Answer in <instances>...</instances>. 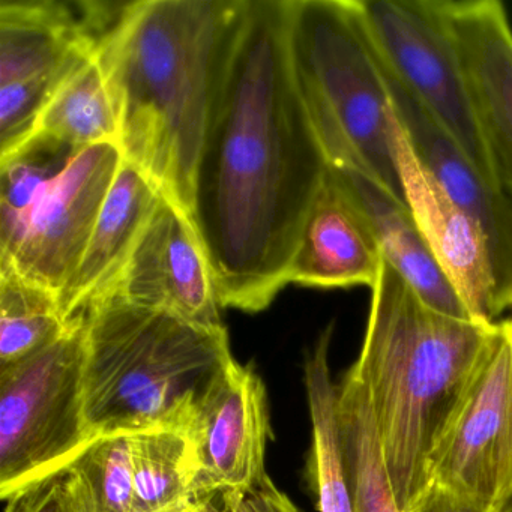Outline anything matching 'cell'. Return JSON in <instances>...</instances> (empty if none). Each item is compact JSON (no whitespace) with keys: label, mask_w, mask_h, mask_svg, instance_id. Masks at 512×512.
Returning a JSON list of instances; mask_svg holds the SVG:
<instances>
[{"label":"cell","mask_w":512,"mask_h":512,"mask_svg":"<svg viewBox=\"0 0 512 512\" xmlns=\"http://www.w3.org/2000/svg\"><path fill=\"white\" fill-rule=\"evenodd\" d=\"M133 512L185 508L196 497V458L190 437L181 430L130 434Z\"/></svg>","instance_id":"22"},{"label":"cell","mask_w":512,"mask_h":512,"mask_svg":"<svg viewBox=\"0 0 512 512\" xmlns=\"http://www.w3.org/2000/svg\"><path fill=\"white\" fill-rule=\"evenodd\" d=\"M299 91L329 166L359 170L406 203L385 70L359 0H286Z\"/></svg>","instance_id":"5"},{"label":"cell","mask_w":512,"mask_h":512,"mask_svg":"<svg viewBox=\"0 0 512 512\" xmlns=\"http://www.w3.org/2000/svg\"><path fill=\"white\" fill-rule=\"evenodd\" d=\"M86 322L0 368V497L67 467L92 440L85 410Z\"/></svg>","instance_id":"6"},{"label":"cell","mask_w":512,"mask_h":512,"mask_svg":"<svg viewBox=\"0 0 512 512\" xmlns=\"http://www.w3.org/2000/svg\"><path fill=\"white\" fill-rule=\"evenodd\" d=\"M196 458V496L262 481L272 439L262 379L233 359L197 407L185 431Z\"/></svg>","instance_id":"12"},{"label":"cell","mask_w":512,"mask_h":512,"mask_svg":"<svg viewBox=\"0 0 512 512\" xmlns=\"http://www.w3.org/2000/svg\"><path fill=\"white\" fill-rule=\"evenodd\" d=\"M394 146L407 206L434 257L454 284L470 316L481 322H497L505 310L484 230L428 173L416 157L397 116Z\"/></svg>","instance_id":"14"},{"label":"cell","mask_w":512,"mask_h":512,"mask_svg":"<svg viewBox=\"0 0 512 512\" xmlns=\"http://www.w3.org/2000/svg\"><path fill=\"white\" fill-rule=\"evenodd\" d=\"M329 172L364 215L383 262L434 310L475 320L434 257L409 206L352 167L329 166Z\"/></svg>","instance_id":"17"},{"label":"cell","mask_w":512,"mask_h":512,"mask_svg":"<svg viewBox=\"0 0 512 512\" xmlns=\"http://www.w3.org/2000/svg\"><path fill=\"white\" fill-rule=\"evenodd\" d=\"M124 5L0 0V160L29 143L53 95L98 52Z\"/></svg>","instance_id":"7"},{"label":"cell","mask_w":512,"mask_h":512,"mask_svg":"<svg viewBox=\"0 0 512 512\" xmlns=\"http://www.w3.org/2000/svg\"><path fill=\"white\" fill-rule=\"evenodd\" d=\"M502 512H512V496L511 499L506 502V505L503 506Z\"/></svg>","instance_id":"28"},{"label":"cell","mask_w":512,"mask_h":512,"mask_svg":"<svg viewBox=\"0 0 512 512\" xmlns=\"http://www.w3.org/2000/svg\"><path fill=\"white\" fill-rule=\"evenodd\" d=\"M359 8L389 73L500 190L440 0H359Z\"/></svg>","instance_id":"9"},{"label":"cell","mask_w":512,"mask_h":512,"mask_svg":"<svg viewBox=\"0 0 512 512\" xmlns=\"http://www.w3.org/2000/svg\"><path fill=\"white\" fill-rule=\"evenodd\" d=\"M509 319H511V322H512V316H511V317H509Z\"/></svg>","instance_id":"29"},{"label":"cell","mask_w":512,"mask_h":512,"mask_svg":"<svg viewBox=\"0 0 512 512\" xmlns=\"http://www.w3.org/2000/svg\"><path fill=\"white\" fill-rule=\"evenodd\" d=\"M71 322L56 293L0 269V368L52 346Z\"/></svg>","instance_id":"23"},{"label":"cell","mask_w":512,"mask_h":512,"mask_svg":"<svg viewBox=\"0 0 512 512\" xmlns=\"http://www.w3.org/2000/svg\"><path fill=\"white\" fill-rule=\"evenodd\" d=\"M106 296L167 311L205 328H224L202 241L187 212L164 196L127 265L101 298Z\"/></svg>","instance_id":"11"},{"label":"cell","mask_w":512,"mask_h":512,"mask_svg":"<svg viewBox=\"0 0 512 512\" xmlns=\"http://www.w3.org/2000/svg\"><path fill=\"white\" fill-rule=\"evenodd\" d=\"M122 161L118 143L76 152L22 217L0 226V269L46 287L61 301Z\"/></svg>","instance_id":"10"},{"label":"cell","mask_w":512,"mask_h":512,"mask_svg":"<svg viewBox=\"0 0 512 512\" xmlns=\"http://www.w3.org/2000/svg\"><path fill=\"white\" fill-rule=\"evenodd\" d=\"M193 505L197 512H299L269 476L241 490L197 494Z\"/></svg>","instance_id":"25"},{"label":"cell","mask_w":512,"mask_h":512,"mask_svg":"<svg viewBox=\"0 0 512 512\" xmlns=\"http://www.w3.org/2000/svg\"><path fill=\"white\" fill-rule=\"evenodd\" d=\"M248 0H134L101 41L124 160L193 208L194 179Z\"/></svg>","instance_id":"2"},{"label":"cell","mask_w":512,"mask_h":512,"mask_svg":"<svg viewBox=\"0 0 512 512\" xmlns=\"http://www.w3.org/2000/svg\"><path fill=\"white\" fill-rule=\"evenodd\" d=\"M497 185L512 197V28L497 0H440Z\"/></svg>","instance_id":"13"},{"label":"cell","mask_w":512,"mask_h":512,"mask_svg":"<svg viewBox=\"0 0 512 512\" xmlns=\"http://www.w3.org/2000/svg\"><path fill=\"white\" fill-rule=\"evenodd\" d=\"M382 65L395 116L416 157L443 191L484 230L503 310H512L511 197L497 190L481 175L458 143L389 73L383 62Z\"/></svg>","instance_id":"15"},{"label":"cell","mask_w":512,"mask_h":512,"mask_svg":"<svg viewBox=\"0 0 512 512\" xmlns=\"http://www.w3.org/2000/svg\"><path fill=\"white\" fill-rule=\"evenodd\" d=\"M332 331V325L323 331L305 361V389L313 425L307 479L316 494L319 512H355L338 427V385L329 367Z\"/></svg>","instance_id":"19"},{"label":"cell","mask_w":512,"mask_h":512,"mask_svg":"<svg viewBox=\"0 0 512 512\" xmlns=\"http://www.w3.org/2000/svg\"><path fill=\"white\" fill-rule=\"evenodd\" d=\"M499 322L449 316L383 262L352 365L367 391L398 508L419 512L440 434L478 373Z\"/></svg>","instance_id":"3"},{"label":"cell","mask_w":512,"mask_h":512,"mask_svg":"<svg viewBox=\"0 0 512 512\" xmlns=\"http://www.w3.org/2000/svg\"><path fill=\"white\" fill-rule=\"evenodd\" d=\"M337 416L355 512H403L386 472L367 391L352 367L338 385Z\"/></svg>","instance_id":"21"},{"label":"cell","mask_w":512,"mask_h":512,"mask_svg":"<svg viewBox=\"0 0 512 512\" xmlns=\"http://www.w3.org/2000/svg\"><path fill=\"white\" fill-rule=\"evenodd\" d=\"M167 512H197L196 508H194L193 503L191 505L185 506V508L173 509V511Z\"/></svg>","instance_id":"27"},{"label":"cell","mask_w":512,"mask_h":512,"mask_svg":"<svg viewBox=\"0 0 512 512\" xmlns=\"http://www.w3.org/2000/svg\"><path fill=\"white\" fill-rule=\"evenodd\" d=\"M67 470L79 512H133L130 434L97 437Z\"/></svg>","instance_id":"24"},{"label":"cell","mask_w":512,"mask_h":512,"mask_svg":"<svg viewBox=\"0 0 512 512\" xmlns=\"http://www.w3.org/2000/svg\"><path fill=\"white\" fill-rule=\"evenodd\" d=\"M85 410L95 439L187 431L233 361L226 329L194 325L116 296L85 311Z\"/></svg>","instance_id":"4"},{"label":"cell","mask_w":512,"mask_h":512,"mask_svg":"<svg viewBox=\"0 0 512 512\" xmlns=\"http://www.w3.org/2000/svg\"><path fill=\"white\" fill-rule=\"evenodd\" d=\"M34 139L50 140L76 152L103 143H118L115 104L98 52L83 62L53 95L41 113L31 140Z\"/></svg>","instance_id":"20"},{"label":"cell","mask_w":512,"mask_h":512,"mask_svg":"<svg viewBox=\"0 0 512 512\" xmlns=\"http://www.w3.org/2000/svg\"><path fill=\"white\" fill-rule=\"evenodd\" d=\"M511 200H512V197H511Z\"/></svg>","instance_id":"31"},{"label":"cell","mask_w":512,"mask_h":512,"mask_svg":"<svg viewBox=\"0 0 512 512\" xmlns=\"http://www.w3.org/2000/svg\"><path fill=\"white\" fill-rule=\"evenodd\" d=\"M328 170L293 70L286 0H248L190 212L221 308L257 313L289 284Z\"/></svg>","instance_id":"1"},{"label":"cell","mask_w":512,"mask_h":512,"mask_svg":"<svg viewBox=\"0 0 512 512\" xmlns=\"http://www.w3.org/2000/svg\"><path fill=\"white\" fill-rule=\"evenodd\" d=\"M511 496L512 322L506 319L434 446L419 512H502Z\"/></svg>","instance_id":"8"},{"label":"cell","mask_w":512,"mask_h":512,"mask_svg":"<svg viewBox=\"0 0 512 512\" xmlns=\"http://www.w3.org/2000/svg\"><path fill=\"white\" fill-rule=\"evenodd\" d=\"M4 512H79L67 467L8 494Z\"/></svg>","instance_id":"26"},{"label":"cell","mask_w":512,"mask_h":512,"mask_svg":"<svg viewBox=\"0 0 512 512\" xmlns=\"http://www.w3.org/2000/svg\"><path fill=\"white\" fill-rule=\"evenodd\" d=\"M157 185L130 161L121 169L107 194L85 256L61 295L68 320L82 314L106 295L142 238L161 200Z\"/></svg>","instance_id":"18"},{"label":"cell","mask_w":512,"mask_h":512,"mask_svg":"<svg viewBox=\"0 0 512 512\" xmlns=\"http://www.w3.org/2000/svg\"><path fill=\"white\" fill-rule=\"evenodd\" d=\"M422 512H427V511H422Z\"/></svg>","instance_id":"30"},{"label":"cell","mask_w":512,"mask_h":512,"mask_svg":"<svg viewBox=\"0 0 512 512\" xmlns=\"http://www.w3.org/2000/svg\"><path fill=\"white\" fill-rule=\"evenodd\" d=\"M382 265L364 215L328 170L302 229L289 283L323 289L373 287Z\"/></svg>","instance_id":"16"}]
</instances>
